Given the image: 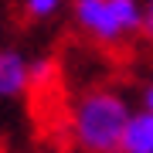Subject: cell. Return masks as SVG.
<instances>
[{
    "instance_id": "52a82bcc",
    "label": "cell",
    "mask_w": 153,
    "mask_h": 153,
    "mask_svg": "<svg viewBox=\"0 0 153 153\" xmlns=\"http://www.w3.org/2000/svg\"><path fill=\"white\" fill-rule=\"evenodd\" d=\"M143 41L153 44V0H143Z\"/></svg>"
},
{
    "instance_id": "5b68a950",
    "label": "cell",
    "mask_w": 153,
    "mask_h": 153,
    "mask_svg": "<svg viewBox=\"0 0 153 153\" xmlns=\"http://www.w3.org/2000/svg\"><path fill=\"white\" fill-rule=\"evenodd\" d=\"M65 4H71V0H21V10L27 21H51Z\"/></svg>"
},
{
    "instance_id": "8992f818",
    "label": "cell",
    "mask_w": 153,
    "mask_h": 153,
    "mask_svg": "<svg viewBox=\"0 0 153 153\" xmlns=\"http://www.w3.org/2000/svg\"><path fill=\"white\" fill-rule=\"evenodd\" d=\"M31 71H34V88H48L51 82H58V61L55 58H34Z\"/></svg>"
},
{
    "instance_id": "ba28073f",
    "label": "cell",
    "mask_w": 153,
    "mask_h": 153,
    "mask_svg": "<svg viewBox=\"0 0 153 153\" xmlns=\"http://www.w3.org/2000/svg\"><path fill=\"white\" fill-rule=\"evenodd\" d=\"M140 109L153 112V78H150L146 85H143V92H140Z\"/></svg>"
},
{
    "instance_id": "7a4b0ae2",
    "label": "cell",
    "mask_w": 153,
    "mask_h": 153,
    "mask_svg": "<svg viewBox=\"0 0 153 153\" xmlns=\"http://www.w3.org/2000/svg\"><path fill=\"white\" fill-rule=\"evenodd\" d=\"M71 24L95 48H123L143 38V0H71Z\"/></svg>"
},
{
    "instance_id": "6da1fadb",
    "label": "cell",
    "mask_w": 153,
    "mask_h": 153,
    "mask_svg": "<svg viewBox=\"0 0 153 153\" xmlns=\"http://www.w3.org/2000/svg\"><path fill=\"white\" fill-rule=\"evenodd\" d=\"M136 105L116 85H92L82 88L68 102L65 133L71 150L78 153H119L123 133Z\"/></svg>"
},
{
    "instance_id": "3957f363",
    "label": "cell",
    "mask_w": 153,
    "mask_h": 153,
    "mask_svg": "<svg viewBox=\"0 0 153 153\" xmlns=\"http://www.w3.org/2000/svg\"><path fill=\"white\" fill-rule=\"evenodd\" d=\"M31 61L24 51L17 48H0V102H14V99H24L34 88V71Z\"/></svg>"
},
{
    "instance_id": "9c48e42d",
    "label": "cell",
    "mask_w": 153,
    "mask_h": 153,
    "mask_svg": "<svg viewBox=\"0 0 153 153\" xmlns=\"http://www.w3.org/2000/svg\"><path fill=\"white\" fill-rule=\"evenodd\" d=\"M58 153H78V150H58Z\"/></svg>"
},
{
    "instance_id": "277c9868",
    "label": "cell",
    "mask_w": 153,
    "mask_h": 153,
    "mask_svg": "<svg viewBox=\"0 0 153 153\" xmlns=\"http://www.w3.org/2000/svg\"><path fill=\"white\" fill-rule=\"evenodd\" d=\"M119 153H153V112L136 109L129 116Z\"/></svg>"
}]
</instances>
